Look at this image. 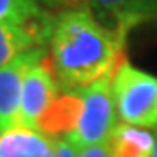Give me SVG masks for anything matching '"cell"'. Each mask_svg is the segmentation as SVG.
<instances>
[{"label": "cell", "instance_id": "obj_1", "mask_svg": "<svg viewBox=\"0 0 157 157\" xmlns=\"http://www.w3.org/2000/svg\"><path fill=\"white\" fill-rule=\"evenodd\" d=\"M124 44L87 7L59 12L51 33V61L59 87L75 91L115 73Z\"/></svg>", "mask_w": 157, "mask_h": 157}, {"label": "cell", "instance_id": "obj_2", "mask_svg": "<svg viewBox=\"0 0 157 157\" xmlns=\"http://www.w3.org/2000/svg\"><path fill=\"white\" fill-rule=\"evenodd\" d=\"M115 112L121 122L157 129V77L122 58L112 78Z\"/></svg>", "mask_w": 157, "mask_h": 157}, {"label": "cell", "instance_id": "obj_3", "mask_svg": "<svg viewBox=\"0 0 157 157\" xmlns=\"http://www.w3.org/2000/svg\"><path fill=\"white\" fill-rule=\"evenodd\" d=\"M112 75L96 80L93 84L77 89L82 96V112L75 131L67 138L75 148L87 145L107 143L117 126V112L112 94Z\"/></svg>", "mask_w": 157, "mask_h": 157}, {"label": "cell", "instance_id": "obj_4", "mask_svg": "<svg viewBox=\"0 0 157 157\" xmlns=\"http://www.w3.org/2000/svg\"><path fill=\"white\" fill-rule=\"evenodd\" d=\"M47 56L45 45L17 54L0 67V133L21 126V93L25 77L35 63Z\"/></svg>", "mask_w": 157, "mask_h": 157}, {"label": "cell", "instance_id": "obj_5", "mask_svg": "<svg viewBox=\"0 0 157 157\" xmlns=\"http://www.w3.org/2000/svg\"><path fill=\"white\" fill-rule=\"evenodd\" d=\"M84 4L122 42L135 28L157 19V0H84Z\"/></svg>", "mask_w": 157, "mask_h": 157}, {"label": "cell", "instance_id": "obj_6", "mask_svg": "<svg viewBox=\"0 0 157 157\" xmlns=\"http://www.w3.org/2000/svg\"><path fill=\"white\" fill-rule=\"evenodd\" d=\"M59 93L52 61L45 56L28 70L21 93V126L35 129L40 113L56 100ZM37 131V129H35Z\"/></svg>", "mask_w": 157, "mask_h": 157}, {"label": "cell", "instance_id": "obj_7", "mask_svg": "<svg viewBox=\"0 0 157 157\" xmlns=\"http://www.w3.org/2000/svg\"><path fill=\"white\" fill-rule=\"evenodd\" d=\"M82 105L84 101L77 89L65 91L40 113L35 129L51 140H67L77 128Z\"/></svg>", "mask_w": 157, "mask_h": 157}, {"label": "cell", "instance_id": "obj_8", "mask_svg": "<svg viewBox=\"0 0 157 157\" xmlns=\"http://www.w3.org/2000/svg\"><path fill=\"white\" fill-rule=\"evenodd\" d=\"M52 26L54 23L47 26H40V25L23 26V25L0 21V67H4L6 63H9L25 51L51 42Z\"/></svg>", "mask_w": 157, "mask_h": 157}, {"label": "cell", "instance_id": "obj_9", "mask_svg": "<svg viewBox=\"0 0 157 157\" xmlns=\"http://www.w3.org/2000/svg\"><path fill=\"white\" fill-rule=\"evenodd\" d=\"M0 157H56L54 140L40 131L17 126L0 133Z\"/></svg>", "mask_w": 157, "mask_h": 157}, {"label": "cell", "instance_id": "obj_10", "mask_svg": "<svg viewBox=\"0 0 157 157\" xmlns=\"http://www.w3.org/2000/svg\"><path fill=\"white\" fill-rule=\"evenodd\" d=\"M154 141L152 129L119 122L108 138V148L112 157H150Z\"/></svg>", "mask_w": 157, "mask_h": 157}, {"label": "cell", "instance_id": "obj_11", "mask_svg": "<svg viewBox=\"0 0 157 157\" xmlns=\"http://www.w3.org/2000/svg\"><path fill=\"white\" fill-rule=\"evenodd\" d=\"M0 21L23 26H47L54 23L51 16L33 0H0Z\"/></svg>", "mask_w": 157, "mask_h": 157}, {"label": "cell", "instance_id": "obj_12", "mask_svg": "<svg viewBox=\"0 0 157 157\" xmlns=\"http://www.w3.org/2000/svg\"><path fill=\"white\" fill-rule=\"evenodd\" d=\"M77 157H112L110 148L107 143H98V145H87L82 148H77Z\"/></svg>", "mask_w": 157, "mask_h": 157}, {"label": "cell", "instance_id": "obj_13", "mask_svg": "<svg viewBox=\"0 0 157 157\" xmlns=\"http://www.w3.org/2000/svg\"><path fill=\"white\" fill-rule=\"evenodd\" d=\"M56 157H77V148L67 140H54Z\"/></svg>", "mask_w": 157, "mask_h": 157}, {"label": "cell", "instance_id": "obj_14", "mask_svg": "<svg viewBox=\"0 0 157 157\" xmlns=\"http://www.w3.org/2000/svg\"><path fill=\"white\" fill-rule=\"evenodd\" d=\"M33 2L35 4H42L45 7H51V9H58V7L72 4V0H33Z\"/></svg>", "mask_w": 157, "mask_h": 157}, {"label": "cell", "instance_id": "obj_15", "mask_svg": "<svg viewBox=\"0 0 157 157\" xmlns=\"http://www.w3.org/2000/svg\"><path fill=\"white\" fill-rule=\"evenodd\" d=\"M150 157H157V133H155V141H154V148H152Z\"/></svg>", "mask_w": 157, "mask_h": 157}]
</instances>
